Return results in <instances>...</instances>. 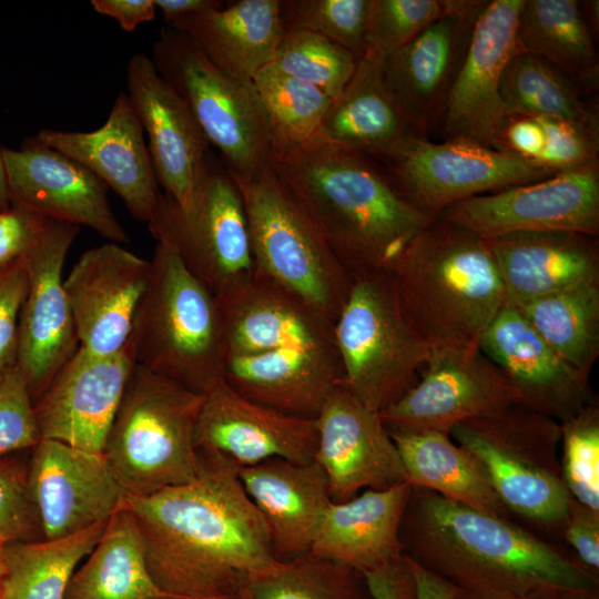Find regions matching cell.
I'll return each instance as SVG.
<instances>
[{"label":"cell","instance_id":"1","mask_svg":"<svg viewBox=\"0 0 599 599\" xmlns=\"http://www.w3.org/2000/svg\"><path fill=\"white\" fill-rule=\"evenodd\" d=\"M200 469L185 484L125 498L139 529L150 575L165 593L223 599L243 579L277 559L267 527L246 495L238 467L199 450Z\"/></svg>","mask_w":599,"mask_h":599},{"label":"cell","instance_id":"2","mask_svg":"<svg viewBox=\"0 0 599 599\" xmlns=\"http://www.w3.org/2000/svg\"><path fill=\"white\" fill-rule=\"evenodd\" d=\"M405 555L458 589L498 599H599V575L514 522L412 487Z\"/></svg>","mask_w":599,"mask_h":599},{"label":"cell","instance_id":"3","mask_svg":"<svg viewBox=\"0 0 599 599\" xmlns=\"http://www.w3.org/2000/svg\"><path fill=\"white\" fill-rule=\"evenodd\" d=\"M270 167L353 277L389 272L432 221L399 194L386 169L333 144L276 152Z\"/></svg>","mask_w":599,"mask_h":599},{"label":"cell","instance_id":"4","mask_svg":"<svg viewBox=\"0 0 599 599\" xmlns=\"http://www.w3.org/2000/svg\"><path fill=\"white\" fill-rule=\"evenodd\" d=\"M388 273L404 318L430 348H479L484 333L506 306L485 238L437 217Z\"/></svg>","mask_w":599,"mask_h":599},{"label":"cell","instance_id":"5","mask_svg":"<svg viewBox=\"0 0 599 599\" xmlns=\"http://www.w3.org/2000/svg\"><path fill=\"white\" fill-rule=\"evenodd\" d=\"M150 261L149 284L129 337L135 363L205 395L224 370L216 298L167 244L156 242Z\"/></svg>","mask_w":599,"mask_h":599},{"label":"cell","instance_id":"6","mask_svg":"<svg viewBox=\"0 0 599 599\" xmlns=\"http://www.w3.org/2000/svg\"><path fill=\"white\" fill-rule=\"evenodd\" d=\"M203 399L134 366L102 451L125 498L145 497L196 477L195 428Z\"/></svg>","mask_w":599,"mask_h":599},{"label":"cell","instance_id":"7","mask_svg":"<svg viewBox=\"0 0 599 599\" xmlns=\"http://www.w3.org/2000/svg\"><path fill=\"white\" fill-rule=\"evenodd\" d=\"M449 436L475 459L511 516L560 536L572 499L561 477L560 423L512 404L457 424Z\"/></svg>","mask_w":599,"mask_h":599},{"label":"cell","instance_id":"8","mask_svg":"<svg viewBox=\"0 0 599 599\" xmlns=\"http://www.w3.org/2000/svg\"><path fill=\"white\" fill-rule=\"evenodd\" d=\"M231 174L244 203L254 271L334 326L354 277L270 166Z\"/></svg>","mask_w":599,"mask_h":599},{"label":"cell","instance_id":"9","mask_svg":"<svg viewBox=\"0 0 599 599\" xmlns=\"http://www.w3.org/2000/svg\"><path fill=\"white\" fill-rule=\"evenodd\" d=\"M150 58L231 173L252 175L270 166L274 142L253 82L220 70L186 34L169 26L161 29Z\"/></svg>","mask_w":599,"mask_h":599},{"label":"cell","instance_id":"10","mask_svg":"<svg viewBox=\"0 0 599 599\" xmlns=\"http://www.w3.org/2000/svg\"><path fill=\"white\" fill-rule=\"evenodd\" d=\"M345 387L380 413L418 379L430 347L404 318L388 272L354 276L334 324Z\"/></svg>","mask_w":599,"mask_h":599},{"label":"cell","instance_id":"11","mask_svg":"<svg viewBox=\"0 0 599 599\" xmlns=\"http://www.w3.org/2000/svg\"><path fill=\"white\" fill-rule=\"evenodd\" d=\"M148 227L214 296L254 272L242 194L211 150L197 171L190 203L181 207L161 193Z\"/></svg>","mask_w":599,"mask_h":599},{"label":"cell","instance_id":"12","mask_svg":"<svg viewBox=\"0 0 599 599\" xmlns=\"http://www.w3.org/2000/svg\"><path fill=\"white\" fill-rule=\"evenodd\" d=\"M385 166L399 194L432 220L465 199L556 174L507 150L466 140L432 142L428 138L415 139Z\"/></svg>","mask_w":599,"mask_h":599},{"label":"cell","instance_id":"13","mask_svg":"<svg viewBox=\"0 0 599 599\" xmlns=\"http://www.w3.org/2000/svg\"><path fill=\"white\" fill-rule=\"evenodd\" d=\"M416 384L379 416L389 434L437 432L518 404V393L479 349L430 348Z\"/></svg>","mask_w":599,"mask_h":599},{"label":"cell","instance_id":"14","mask_svg":"<svg viewBox=\"0 0 599 599\" xmlns=\"http://www.w3.org/2000/svg\"><path fill=\"white\" fill-rule=\"evenodd\" d=\"M436 217L481 237L519 232L599 236V166L559 172L540 181L468 197L447 206Z\"/></svg>","mask_w":599,"mask_h":599},{"label":"cell","instance_id":"15","mask_svg":"<svg viewBox=\"0 0 599 599\" xmlns=\"http://www.w3.org/2000/svg\"><path fill=\"white\" fill-rule=\"evenodd\" d=\"M79 226L47 219L22 257L28 292L19 318L17 365L33 404L79 347L63 265Z\"/></svg>","mask_w":599,"mask_h":599},{"label":"cell","instance_id":"16","mask_svg":"<svg viewBox=\"0 0 599 599\" xmlns=\"http://www.w3.org/2000/svg\"><path fill=\"white\" fill-rule=\"evenodd\" d=\"M487 2L447 0L446 10L438 19L383 58L387 88L424 138L440 125L474 26Z\"/></svg>","mask_w":599,"mask_h":599},{"label":"cell","instance_id":"17","mask_svg":"<svg viewBox=\"0 0 599 599\" xmlns=\"http://www.w3.org/2000/svg\"><path fill=\"white\" fill-rule=\"evenodd\" d=\"M524 2L491 0L477 18L439 125L445 140H466L501 150L509 115L499 94V82L517 51L516 29Z\"/></svg>","mask_w":599,"mask_h":599},{"label":"cell","instance_id":"18","mask_svg":"<svg viewBox=\"0 0 599 599\" xmlns=\"http://www.w3.org/2000/svg\"><path fill=\"white\" fill-rule=\"evenodd\" d=\"M10 206L87 226L113 243L129 237L108 201V186L91 171L35 138L1 148Z\"/></svg>","mask_w":599,"mask_h":599},{"label":"cell","instance_id":"19","mask_svg":"<svg viewBox=\"0 0 599 599\" xmlns=\"http://www.w3.org/2000/svg\"><path fill=\"white\" fill-rule=\"evenodd\" d=\"M28 485L45 540L108 521L125 499L103 453L53 439L31 449Z\"/></svg>","mask_w":599,"mask_h":599},{"label":"cell","instance_id":"20","mask_svg":"<svg viewBox=\"0 0 599 599\" xmlns=\"http://www.w3.org/2000/svg\"><path fill=\"white\" fill-rule=\"evenodd\" d=\"M315 422L314 460L325 473L333 502L406 483L400 455L379 413L363 405L343 382L328 394Z\"/></svg>","mask_w":599,"mask_h":599},{"label":"cell","instance_id":"21","mask_svg":"<svg viewBox=\"0 0 599 599\" xmlns=\"http://www.w3.org/2000/svg\"><path fill=\"white\" fill-rule=\"evenodd\" d=\"M135 365L129 341L108 356L78 347L34 403L41 439L102 453Z\"/></svg>","mask_w":599,"mask_h":599},{"label":"cell","instance_id":"22","mask_svg":"<svg viewBox=\"0 0 599 599\" xmlns=\"http://www.w3.org/2000/svg\"><path fill=\"white\" fill-rule=\"evenodd\" d=\"M150 274L151 261L119 243L82 253L64 278L79 347L108 356L126 345Z\"/></svg>","mask_w":599,"mask_h":599},{"label":"cell","instance_id":"23","mask_svg":"<svg viewBox=\"0 0 599 599\" xmlns=\"http://www.w3.org/2000/svg\"><path fill=\"white\" fill-rule=\"evenodd\" d=\"M479 349L518 393V405L562 423L597 402L583 373L560 357L506 305L484 333Z\"/></svg>","mask_w":599,"mask_h":599},{"label":"cell","instance_id":"24","mask_svg":"<svg viewBox=\"0 0 599 599\" xmlns=\"http://www.w3.org/2000/svg\"><path fill=\"white\" fill-rule=\"evenodd\" d=\"M316 444L315 419L248 400L223 379L204 395L195 428L197 450L221 455L242 468L273 458L311 463Z\"/></svg>","mask_w":599,"mask_h":599},{"label":"cell","instance_id":"25","mask_svg":"<svg viewBox=\"0 0 599 599\" xmlns=\"http://www.w3.org/2000/svg\"><path fill=\"white\" fill-rule=\"evenodd\" d=\"M129 97L149 138L158 185L179 206L192 197L210 143L180 95L162 79L150 57L133 54L126 65Z\"/></svg>","mask_w":599,"mask_h":599},{"label":"cell","instance_id":"26","mask_svg":"<svg viewBox=\"0 0 599 599\" xmlns=\"http://www.w3.org/2000/svg\"><path fill=\"white\" fill-rule=\"evenodd\" d=\"M35 139L91 171L121 197L135 220L151 221L161 192L142 124L125 91L118 94L101 128L91 132L43 129Z\"/></svg>","mask_w":599,"mask_h":599},{"label":"cell","instance_id":"27","mask_svg":"<svg viewBox=\"0 0 599 599\" xmlns=\"http://www.w3.org/2000/svg\"><path fill=\"white\" fill-rule=\"evenodd\" d=\"M215 298L224 361L287 347L335 344L332 324L255 271Z\"/></svg>","mask_w":599,"mask_h":599},{"label":"cell","instance_id":"28","mask_svg":"<svg viewBox=\"0 0 599 599\" xmlns=\"http://www.w3.org/2000/svg\"><path fill=\"white\" fill-rule=\"evenodd\" d=\"M495 260L506 305L599 283L598 236L575 232H519L484 237Z\"/></svg>","mask_w":599,"mask_h":599},{"label":"cell","instance_id":"29","mask_svg":"<svg viewBox=\"0 0 599 599\" xmlns=\"http://www.w3.org/2000/svg\"><path fill=\"white\" fill-rule=\"evenodd\" d=\"M344 379L335 344L287 347L224 361L223 380L244 398L300 418L315 419Z\"/></svg>","mask_w":599,"mask_h":599},{"label":"cell","instance_id":"30","mask_svg":"<svg viewBox=\"0 0 599 599\" xmlns=\"http://www.w3.org/2000/svg\"><path fill=\"white\" fill-rule=\"evenodd\" d=\"M407 483L367 489L344 502H331L308 555L359 572L384 570L404 556L400 526L410 496Z\"/></svg>","mask_w":599,"mask_h":599},{"label":"cell","instance_id":"31","mask_svg":"<svg viewBox=\"0 0 599 599\" xmlns=\"http://www.w3.org/2000/svg\"><path fill=\"white\" fill-rule=\"evenodd\" d=\"M238 479L267 527L280 561L307 555L332 502L328 481L314 460L273 458L238 468Z\"/></svg>","mask_w":599,"mask_h":599},{"label":"cell","instance_id":"32","mask_svg":"<svg viewBox=\"0 0 599 599\" xmlns=\"http://www.w3.org/2000/svg\"><path fill=\"white\" fill-rule=\"evenodd\" d=\"M422 136L386 85L383 57L366 50L342 93L332 101L315 142L384 164Z\"/></svg>","mask_w":599,"mask_h":599},{"label":"cell","instance_id":"33","mask_svg":"<svg viewBox=\"0 0 599 599\" xmlns=\"http://www.w3.org/2000/svg\"><path fill=\"white\" fill-rule=\"evenodd\" d=\"M167 26L186 34L220 70L251 82L272 62L284 35L281 0H238Z\"/></svg>","mask_w":599,"mask_h":599},{"label":"cell","instance_id":"34","mask_svg":"<svg viewBox=\"0 0 599 599\" xmlns=\"http://www.w3.org/2000/svg\"><path fill=\"white\" fill-rule=\"evenodd\" d=\"M390 436L400 455L408 485L512 520L475 459L449 435L425 432Z\"/></svg>","mask_w":599,"mask_h":599},{"label":"cell","instance_id":"35","mask_svg":"<svg viewBox=\"0 0 599 599\" xmlns=\"http://www.w3.org/2000/svg\"><path fill=\"white\" fill-rule=\"evenodd\" d=\"M167 595L152 579L139 529L123 506L73 572L63 599H151Z\"/></svg>","mask_w":599,"mask_h":599},{"label":"cell","instance_id":"36","mask_svg":"<svg viewBox=\"0 0 599 599\" xmlns=\"http://www.w3.org/2000/svg\"><path fill=\"white\" fill-rule=\"evenodd\" d=\"M516 48L545 60L585 89L598 83L597 50L576 0H525Z\"/></svg>","mask_w":599,"mask_h":599},{"label":"cell","instance_id":"37","mask_svg":"<svg viewBox=\"0 0 599 599\" xmlns=\"http://www.w3.org/2000/svg\"><path fill=\"white\" fill-rule=\"evenodd\" d=\"M108 521L58 539L6 544L0 599H63L79 562L98 544Z\"/></svg>","mask_w":599,"mask_h":599},{"label":"cell","instance_id":"38","mask_svg":"<svg viewBox=\"0 0 599 599\" xmlns=\"http://www.w3.org/2000/svg\"><path fill=\"white\" fill-rule=\"evenodd\" d=\"M581 87L545 60L516 51L499 82L508 115L550 118L599 131L598 111L581 97Z\"/></svg>","mask_w":599,"mask_h":599},{"label":"cell","instance_id":"39","mask_svg":"<svg viewBox=\"0 0 599 599\" xmlns=\"http://www.w3.org/2000/svg\"><path fill=\"white\" fill-rule=\"evenodd\" d=\"M515 308L560 357L590 374L599 356V283L555 292Z\"/></svg>","mask_w":599,"mask_h":599},{"label":"cell","instance_id":"40","mask_svg":"<svg viewBox=\"0 0 599 599\" xmlns=\"http://www.w3.org/2000/svg\"><path fill=\"white\" fill-rule=\"evenodd\" d=\"M236 595L241 599H373L359 572L308 554L248 575Z\"/></svg>","mask_w":599,"mask_h":599},{"label":"cell","instance_id":"41","mask_svg":"<svg viewBox=\"0 0 599 599\" xmlns=\"http://www.w3.org/2000/svg\"><path fill=\"white\" fill-rule=\"evenodd\" d=\"M252 82L270 122L275 153L316 141L333 101L327 94L272 64Z\"/></svg>","mask_w":599,"mask_h":599},{"label":"cell","instance_id":"42","mask_svg":"<svg viewBox=\"0 0 599 599\" xmlns=\"http://www.w3.org/2000/svg\"><path fill=\"white\" fill-rule=\"evenodd\" d=\"M357 61L348 50L321 34L287 30L270 64L334 100L354 74Z\"/></svg>","mask_w":599,"mask_h":599},{"label":"cell","instance_id":"43","mask_svg":"<svg viewBox=\"0 0 599 599\" xmlns=\"http://www.w3.org/2000/svg\"><path fill=\"white\" fill-rule=\"evenodd\" d=\"M560 468L569 495L599 511V406L595 402L560 423Z\"/></svg>","mask_w":599,"mask_h":599},{"label":"cell","instance_id":"44","mask_svg":"<svg viewBox=\"0 0 599 599\" xmlns=\"http://www.w3.org/2000/svg\"><path fill=\"white\" fill-rule=\"evenodd\" d=\"M369 0H281L284 32L321 34L359 59L366 51Z\"/></svg>","mask_w":599,"mask_h":599},{"label":"cell","instance_id":"45","mask_svg":"<svg viewBox=\"0 0 599 599\" xmlns=\"http://www.w3.org/2000/svg\"><path fill=\"white\" fill-rule=\"evenodd\" d=\"M447 0H369L366 50L386 57L438 19Z\"/></svg>","mask_w":599,"mask_h":599},{"label":"cell","instance_id":"46","mask_svg":"<svg viewBox=\"0 0 599 599\" xmlns=\"http://www.w3.org/2000/svg\"><path fill=\"white\" fill-rule=\"evenodd\" d=\"M42 532L28 485V461L8 455L0 459V540H41Z\"/></svg>","mask_w":599,"mask_h":599},{"label":"cell","instance_id":"47","mask_svg":"<svg viewBox=\"0 0 599 599\" xmlns=\"http://www.w3.org/2000/svg\"><path fill=\"white\" fill-rule=\"evenodd\" d=\"M41 439L34 404L18 365L0 373V459Z\"/></svg>","mask_w":599,"mask_h":599},{"label":"cell","instance_id":"48","mask_svg":"<svg viewBox=\"0 0 599 599\" xmlns=\"http://www.w3.org/2000/svg\"><path fill=\"white\" fill-rule=\"evenodd\" d=\"M538 119L546 134L538 163L556 173L598 164L599 131L565 120Z\"/></svg>","mask_w":599,"mask_h":599},{"label":"cell","instance_id":"49","mask_svg":"<svg viewBox=\"0 0 599 599\" xmlns=\"http://www.w3.org/2000/svg\"><path fill=\"white\" fill-rule=\"evenodd\" d=\"M27 292L22 258L0 270V373L17 364L19 318Z\"/></svg>","mask_w":599,"mask_h":599},{"label":"cell","instance_id":"50","mask_svg":"<svg viewBox=\"0 0 599 599\" xmlns=\"http://www.w3.org/2000/svg\"><path fill=\"white\" fill-rule=\"evenodd\" d=\"M560 537L572 548L575 557L587 569L598 573L599 511L592 510L572 498Z\"/></svg>","mask_w":599,"mask_h":599},{"label":"cell","instance_id":"51","mask_svg":"<svg viewBox=\"0 0 599 599\" xmlns=\"http://www.w3.org/2000/svg\"><path fill=\"white\" fill-rule=\"evenodd\" d=\"M45 220L38 214L12 206L0 211V270L26 255Z\"/></svg>","mask_w":599,"mask_h":599},{"label":"cell","instance_id":"52","mask_svg":"<svg viewBox=\"0 0 599 599\" xmlns=\"http://www.w3.org/2000/svg\"><path fill=\"white\" fill-rule=\"evenodd\" d=\"M545 143V130L538 118L510 115L502 132L500 148L538 162Z\"/></svg>","mask_w":599,"mask_h":599},{"label":"cell","instance_id":"53","mask_svg":"<svg viewBox=\"0 0 599 599\" xmlns=\"http://www.w3.org/2000/svg\"><path fill=\"white\" fill-rule=\"evenodd\" d=\"M364 578L373 599H413V578L406 561Z\"/></svg>","mask_w":599,"mask_h":599},{"label":"cell","instance_id":"54","mask_svg":"<svg viewBox=\"0 0 599 599\" xmlns=\"http://www.w3.org/2000/svg\"><path fill=\"white\" fill-rule=\"evenodd\" d=\"M91 6L97 12L115 19L128 32L153 20L156 9L153 0H92Z\"/></svg>","mask_w":599,"mask_h":599},{"label":"cell","instance_id":"55","mask_svg":"<svg viewBox=\"0 0 599 599\" xmlns=\"http://www.w3.org/2000/svg\"><path fill=\"white\" fill-rule=\"evenodd\" d=\"M407 557V556H406ZM413 578V599H455L457 587L407 557Z\"/></svg>","mask_w":599,"mask_h":599},{"label":"cell","instance_id":"56","mask_svg":"<svg viewBox=\"0 0 599 599\" xmlns=\"http://www.w3.org/2000/svg\"><path fill=\"white\" fill-rule=\"evenodd\" d=\"M155 8L162 13L163 19L169 24L180 17L207 11L223 7L217 0H153Z\"/></svg>","mask_w":599,"mask_h":599},{"label":"cell","instance_id":"57","mask_svg":"<svg viewBox=\"0 0 599 599\" xmlns=\"http://www.w3.org/2000/svg\"><path fill=\"white\" fill-rule=\"evenodd\" d=\"M9 207H10V201H9L7 182H6L3 159L1 154V148H0V211L7 210Z\"/></svg>","mask_w":599,"mask_h":599},{"label":"cell","instance_id":"58","mask_svg":"<svg viewBox=\"0 0 599 599\" xmlns=\"http://www.w3.org/2000/svg\"><path fill=\"white\" fill-rule=\"evenodd\" d=\"M455 599H498V598L481 596V595H477V593L465 591L457 588Z\"/></svg>","mask_w":599,"mask_h":599},{"label":"cell","instance_id":"59","mask_svg":"<svg viewBox=\"0 0 599 599\" xmlns=\"http://www.w3.org/2000/svg\"><path fill=\"white\" fill-rule=\"evenodd\" d=\"M3 548L4 544L0 540V587L4 573V560H3Z\"/></svg>","mask_w":599,"mask_h":599},{"label":"cell","instance_id":"60","mask_svg":"<svg viewBox=\"0 0 599 599\" xmlns=\"http://www.w3.org/2000/svg\"><path fill=\"white\" fill-rule=\"evenodd\" d=\"M151 599H186V598L172 596V595H163V596H159V597L151 598Z\"/></svg>","mask_w":599,"mask_h":599},{"label":"cell","instance_id":"61","mask_svg":"<svg viewBox=\"0 0 599 599\" xmlns=\"http://www.w3.org/2000/svg\"><path fill=\"white\" fill-rule=\"evenodd\" d=\"M223 599H241L237 595L233 596V597H227V598H223Z\"/></svg>","mask_w":599,"mask_h":599}]
</instances>
